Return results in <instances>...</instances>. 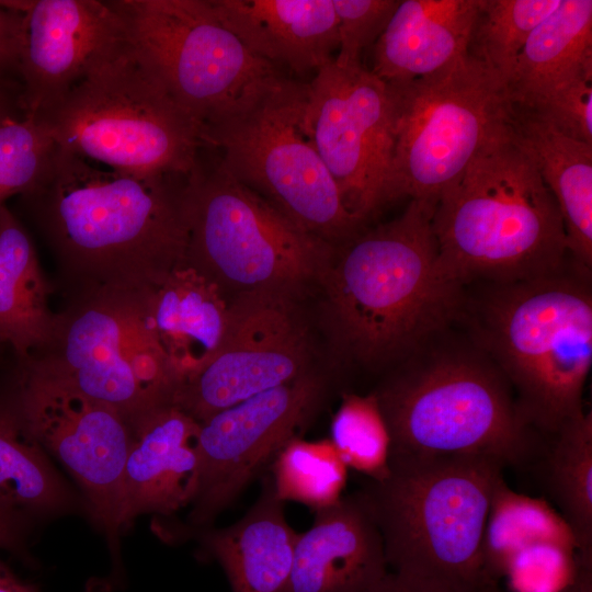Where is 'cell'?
Masks as SVG:
<instances>
[{
  "instance_id": "6da1fadb",
  "label": "cell",
  "mask_w": 592,
  "mask_h": 592,
  "mask_svg": "<svg viewBox=\"0 0 592 592\" xmlns=\"http://www.w3.org/2000/svg\"><path fill=\"white\" fill-rule=\"evenodd\" d=\"M189 175L124 173L57 148L18 210L49 251L65 297L155 288L183 263Z\"/></svg>"
},
{
  "instance_id": "7a4b0ae2",
  "label": "cell",
  "mask_w": 592,
  "mask_h": 592,
  "mask_svg": "<svg viewBox=\"0 0 592 592\" xmlns=\"http://www.w3.org/2000/svg\"><path fill=\"white\" fill-rule=\"evenodd\" d=\"M434 209L410 200L395 219L337 246L318 286L330 341L344 362L398 365L459 320L465 287L439 262Z\"/></svg>"
},
{
  "instance_id": "3957f363",
  "label": "cell",
  "mask_w": 592,
  "mask_h": 592,
  "mask_svg": "<svg viewBox=\"0 0 592 592\" xmlns=\"http://www.w3.org/2000/svg\"><path fill=\"white\" fill-rule=\"evenodd\" d=\"M432 228L442 269L464 287L547 276L569 259L557 203L510 115L440 196Z\"/></svg>"
},
{
  "instance_id": "277c9868",
  "label": "cell",
  "mask_w": 592,
  "mask_h": 592,
  "mask_svg": "<svg viewBox=\"0 0 592 592\" xmlns=\"http://www.w3.org/2000/svg\"><path fill=\"white\" fill-rule=\"evenodd\" d=\"M591 274L570 258L558 272L528 281L485 284L459 319L471 341L508 380L519 410L551 436L583 409L592 365Z\"/></svg>"
},
{
  "instance_id": "5b68a950",
  "label": "cell",
  "mask_w": 592,
  "mask_h": 592,
  "mask_svg": "<svg viewBox=\"0 0 592 592\" xmlns=\"http://www.w3.org/2000/svg\"><path fill=\"white\" fill-rule=\"evenodd\" d=\"M441 333L373 391L389 430L390 456H477L504 468L530 463L539 454V434L521 414L505 377L471 340L440 341Z\"/></svg>"
},
{
  "instance_id": "8992f818",
  "label": "cell",
  "mask_w": 592,
  "mask_h": 592,
  "mask_svg": "<svg viewBox=\"0 0 592 592\" xmlns=\"http://www.w3.org/2000/svg\"><path fill=\"white\" fill-rule=\"evenodd\" d=\"M503 470L486 457L391 455L388 476L358 490L389 570L500 591L486 572L482 540Z\"/></svg>"
},
{
  "instance_id": "52a82bcc",
  "label": "cell",
  "mask_w": 592,
  "mask_h": 592,
  "mask_svg": "<svg viewBox=\"0 0 592 592\" xmlns=\"http://www.w3.org/2000/svg\"><path fill=\"white\" fill-rule=\"evenodd\" d=\"M308 83L269 78L202 128L205 147L247 187L323 241L339 246L366 226L339 189L304 128Z\"/></svg>"
},
{
  "instance_id": "ba28073f",
  "label": "cell",
  "mask_w": 592,
  "mask_h": 592,
  "mask_svg": "<svg viewBox=\"0 0 592 592\" xmlns=\"http://www.w3.org/2000/svg\"><path fill=\"white\" fill-rule=\"evenodd\" d=\"M39 119L58 148L135 175L190 174L205 147L127 37Z\"/></svg>"
},
{
  "instance_id": "9c48e42d",
  "label": "cell",
  "mask_w": 592,
  "mask_h": 592,
  "mask_svg": "<svg viewBox=\"0 0 592 592\" xmlns=\"http://www.w3.org/2000/svg\"><path fill=\"white\" fill-rule=\"evenodd\" d=\"M186 239L182 265L234 296L280 291L298 297L319 285L335 246L307 232L218 161L200 160L184 196Z\"/></svg>"
},
{
  "instance_id": "30bf717a",
  "label": "cell",
  "mask_w": 592,
  "mask_h": 592,
  "mask_svg": "<svg viewBox=\"0 0 592 592\" xmlns=\"http://www.w3.org/2000/svg\"><path fill=\"white\" fill-rule=\"evenodd\" d=\"M152 288L66 297L53 337L34 358L130 424L173 403L179 380L151 318Z\"/></svg>"
},
{
  "instance_id": "8fae6325",
  "label": "cell",
  "mask_w": 592,
  "mask_h": 592,
  "mask_svg": "<svg viewBox=\"0 0 592 592\" xmlns=\"http://www.w3.org/2000/svg\"><path fill=\"white\" fill-rule=\"evenodd\" d=\"M388 86L395 116L392 202L408 196L436 205L506 124L505 84L466 54L431 76Z\"/></svg>"
},
{
  "instance_id": "7c38bea8",
  "label": "cell",
  "mask_w": 592,
  "mask_h": 592,
  "mask_svg": "<svg viewBox=\"0 0 592 592\" xmlns=\"http://www.w3.org/2000/svg\"><path fill=\"white\" fill-rule=\"evenodd\" d=\"M126 37L169 95L203 128L283 70L250 53L210 0H115Z\"/></svg>"
},
{
  "instance_id": "4fadbf2b",
  "label": "cell",
  "mask_w": 592,
  "mask_h": 592,
  "mask_svg": "<svg viewBox=\"0 0 592 592\" xmlns=\"http://www.w3.org/2000/svg\"><path fill=\"white\" fill-rule=\"evenodd\" d=\"M8 392L26 433L75 477L93 519L114 544L122 528L129 422L34 357L18 361Z\"/></svg>"
},
{
  "instance_id": "5bb4252c",
  "label": "cell",
  "mask_w": 592,
  "mask_h": 592,
  "mask_svg": "<svg viewBox=\"0 0 592 592\" xmlns=\"http://www.w3.org/2000/svg\"><path fill=\"white\" fill-rule=\"evenodd\" d=\"M303 122L345 209L366 226L392 203L395 116L388 83L363 65L332 59L308 83Z\"/></svg>"
},
{
  "instance_id": "9a60e30c",
  "label": "cell",
  "mask_w": 592,
  "mask_h": 592,
  "mask_svg": "<svg viewBox=\"0 0 592 592\" xmlns=\"http://www.w3.org/2000/svg\"><path fill=\"white\" fill-rule=\"evenodd\" d=\"M330 378L316 368L200 422L192 525L206 527L263 473L322 409Z\"/></svg>"
},
{
  "instance_id": "2e32d148",
  "label": "cell",
  "mask_w": 592,
  "mask_h": 592,
  "mask_svg": "<svg viewBox=\"0 0 592 592\" xmlns=\"http://www.w3.org/2000/svg\"><path fill=\"white\" fill-rule=\"evenodd\" d=\"M298 299L280 291L234 296L221 349L179 386L173 405L202 422L314 369L310 332Z\"/></svg>"
},
{
  "instance_id": "e0dca14e",
  "label": "cell",
  "mask_w": 592,
  "mask_h": 592,
  "mask_svg": "<svg viewBox=\"0 0 592 592\" xmlns=\"http://www.w3.org/2000/svg\"><path fill=\"white\" fill-rule=\"evenodd\" d=\"M126 41L116 1L36 0L24 10L20 106L43 117Z\"/></svg>"
},
{
  "instance_id": "ac0fdd59",
  "label": "cell",
  "mask_w": 592,
  "mask_h": 592,
  "mask_svg": "<svg viewBox=\"0 0 592 592\" xmlns=\"http://www.w3.org/2000/svg\"><path fill=\"white\" fill-rule=\"evenodd\" d=\"M389 572L378 525L357 490L299 533L285 592H369Z\"/></svg>"
},
{
  "instance_id": "d6986e66",
  "label": "cell",
  "mask_w": 592,
  "mask_h": 592,
  "mask_svg": "<svg viewBox=\"0 0 592 592\" xmlns=\"http://www.w3.org/2000/svg\"><path fill=\"white\" fill-rule=\"evenodd\" d=\"M200 422L175 405L132 424L122 480V527L143 513L170 515L192 503L198 481Z\"/></svg>"
},
{
  "instance_id": "ffe728a7",
  "label": "cell",
  "mask_w": 592,
  "mask_h": 592,
  "mask_svg": "<svg viewBox=\"0 0 592 592\" xmlns=\"http://www.w3.org/2000/svg\"><path fill=\"white\" fill-rule=\"evenodd\" d=\"M247 49L282 70L317 72L338 49L332 0H210Z\"/></svg>"
},
{
  "instance_id": "44dd1931",
  "label": "cell",
  "mask_w": 592,
  "mask_h": 592,
  "mask_svg": "<svg viewBox=\"0 0 592 592\" xmlns=\"http://www.w3.org/2000/svg\"><path fill=\"white\" fill-rule=\"evenodd\" d=\"M480 0H402L375 42L369 69L386 83L431 76L468 54Z\"/></svg>"
},
{
  "instance_id": "7402d4cb",
  "label": "cell",
  "mask_w": 592,
  "mask_h": 592,
  "mask_svg": "<svg viewBox=\"0 0 592 592\" xmlns=\"http://www.w3.org/2000/svg\"><path fill=\"white\" fill-rule=\"evenodd\" d=\"M151 318L180 386L221 349L230 322V303L214 283L194 269L180 265L152 288Z\"/></svg>"
},
{
  "instance_id": "603a6c76",
  "label": "cell",
  "mask_w": 592,
  "mask_h": 592,
  "mask_svg": "<svg viewBox=\"0 0 592 592\" xmlns=\"http://www.w3.org/2000/svg\"><path fill=\"white\" fill-rule=\"evenodd\" d=\"M262 481L259 498L241 519L202 535L232 592H285L291 576L299 533L288 524L269 474Z\"/></svg>"
},
{
  "instance_id": "cb8c5ba5",
  "label": "cell",
  "mask_w": 592,
  "mask_h": 592,
  "mask_svg": "<svg viewBox=\"0 0 592 592\" xmlns=\"http://www.w3.org/2000/svg\"><path fill=\"white\" fill-rule=\"evenodd\" d=\"M510 124L557 203L570 260L591 274L592 145L565 135L534 112L513 104Z\"/></svg>"
},
{
  "instance_id": "d4e9b609",
  "label": "cell",
  "mask_w": 592,
  "mask_h": 592,
  "mask_svg": "<svg viewBox=\"0 0 592 592\" xmlns=\"http://www.w3.org/2000/svg\"><path fill=\"white\" fill-rule=\"evenodd\" d=\"M53 288L26 226L0 206V345L11 348L18 361L39 354L53 337Z\"/></svg>"
},
{
  "instance_id": "484cf974",
  "label": "cell",
  "mask_w": 592,
  "mask_h": 592,
  "mask_svg": "<svg viewBox=\"0 0 592 592\" xmlns=\"http://www.w3.org/2000/svg\"><path fill=\"white\" fill-rule=\"evenodd\" d=\"M592 60V1L561 0L531 33L505 88L511 104L525 106Z\"/></svg>"
},
{
  "instance_id": "4316f807",
  "label": "cell",
  "mask_w": 592,
  "mask_h": 592,
  "mask_svg": "<svg viewBox=\"0 0 592 592\" xmlns=\"http://www.w3.org/2000/svg\"><path fill=\"white\" fill-rule=\"evenodd\" d=\"M72 496L24 430L9 392L0 395V506L20 516L66 510Z\"/></svg>"
},
{
  "instance_id": "83f0119b",
  "label": "cell",
  "mask_w": 592,
  "mask_h": 592,
  "mask_svg": "<svg viewBox=\"0 0 592 592\" xmlns=\"http://www.w3.org/2000/svg\"><path fill=\"white\" fill-rule=\"evenodd\" d=\"M549 437L547 492L573 534L578 559L592 562V412L582 411Z\"/></svg>"
},
{
  "instance_id": "f1b7e54d",
  "label": "cell",
  "mask_w": 592,
  "mask_h": 592,
  "mask_svg": "<svg viewBox=\"0 0 592 592\" xmlns=\"http://www.w3.org/2000/svg\"><path fill=\"white\" fill-rule=\"evenodd\" d=\"M539 543H554L577 553L573 534L560 513L543 499L510 489L501 479L491 499L482 540L487 574L499 583L515 556Z\"/></svg>"
},
{
  "instance_id": "f546056e",
  "label": "cell",
  "mask_w": 592,
  "mask_h": 592,
  "mask_svg": "<svg viewBox=\"0 0 592 592\" xmlns=\"http://www.w3.org/2000/svg\"><path fill=\"white\" fill-rule=\"evenodd\" d=\"M267 471L277 498L319 511L342 497L348 467L329 439L295 437L276 454Z\"/></svg>"
},
{
  "instance_id": "4dcf8cb0",
  "label": "cell",
  "mask_w": 592,
  "mask_h": 592,
  "mask_svg": "<svg viewBox=\"0 0 592 592\" xmlns=\"http://www.w3.org/2000/svg\"><path fill=\"white\" fill-rule=\"evenodd\" d=\"M561 0H480L468 54L506 83L515 59L536 26Z\"/></svg>"
},
{
  "instance_id": "1f68e13d",
  "label": "cell",
  "mask_w": 592,
  "mask_h": 592,
  "mask_svg": "<svg viewBox=\"0 0 592 592\" xmlns=\"http://www.w3.org/2000/svg\"><path fill=\"white\" fill-rule=\"evenodd\" d=\"M330 441L346 465L368 480L389 474L390 434L374 392H342L330 425Z\"/></svg>"
},
{
  "instance_id": "d6a6232c",
  "label": "cell",
  "mask_w": 592,
  "mask_h": 592,
  "mask_svg": "<svg viewBox=\"0 0 592 592\" xmlns=\"http://www.w3.org/2000/svg\"><path fill=\"white\" fill-rule=\"evenodd\" d=\"M57 148L37 117L20 115L0 121V206L37 182Z\"/></svg>"
},
{
  "instance_id": "836d02e7",
  "label": "cell",
  "mask_w": 592,
  "mask_h": 592,
  "mask_svg": "<svg viewBox=\"0 0 592 592\" xmlns=\"http://www.w3.org/2000/svg\"><path fill=\"white\" fill-rule=\"evenodd\" d=\"M520 107L534 112L565 135L592 145V60Z\"/></svg>"
},
{
  "instance_id": "e575fe53",
  "label": "cell",
  "mask_w": 592,
  "mask_h": 592,
  "mask_svg": "<svg viewBox=\"0 0 592 592\" xmlns=\"http://www.w3.org/2000/svg\"><path fill=\"white\" fill-rule=\"evenodd\" d=\"M338 23V55L345 67L358 66L365 48L374 45L385 30L399 0H332Z\"/></svg>"
},
{
  "instance_id": "d590c367",
  "label": "cell",
  "mask_w": 592,
  "mask_h": 592,
  "mask_svg": "<svg viewBox=\"0 0 592 592\" xmlns=\"http://www.w3.org/2000/svg\"><path fill=\"white\" fill-rule=\"evenodd\" d=\"M29 1L0 2V81L19 83L24 10ZM20 86V84H19Z\"/></svg>"
},
{
  "instance_id": "8d00e7d4",
  "label": "cell",
  "mask_w": 592,
  "mask_h": 592,
  "mask_svg": "<svg viewBox=\"0 0 592 592\" xmlns=\"http://www.w3.org/2000/svg\"><path fill=\"white\" fill-rule=\"evenodd\" d=\"M369 592H500L463 587L445 580L389 570L387 576Z\"/></svg>"
},
{
  "instance_id": "74e56055",
  "label": "cell",
  "mask_w": 592,
  "mask_h": 592,
  "mask_svg": "<svg viewBox=\"0 0 592 592\" xmlns=\"http://www.w3.org/2000/svg\"><path fill=\"white\" fill-rule=\"evenodd\" d=\"M22 516L0 506V548L15 549L21 543Z\"/></svg>"
},
{
  "instance_id": "f35d334b",
  "label": "cell",
  "mask_w": 592,
  "mask_h": 592,
  "mask_svg": "<svg viewBox=\"0 0 592 592\" xmlns=\"http://www.w3.org/2000/svg\"><path fill=\"white\" fill-rule=\"evenodd\" d=\"M24 115L20 106V86L0 81V121Z\"/></svg>"
},
{
  "instance_id": "ab89813d",
  "label": "cell",
  "mask_w": 592,
  "mask_h": 592,
  "mask_svg": "<svg viewBox=\"0 0 592 592\" xmlns=\"http://www.w3.org/2000/svg\"><path fill=\"white\" fill-rule=\"evenodd\" d=\"M557 592H592V562L578 559L572 578Z\"/></svg>"
},
{
  "instance_id": "60d3db41",
  "label": "cell",
  "mask_w": 592,
  "mask_h": 592,
  "mask_svg": "<svg viewBox=\"0 0 592 592\" xmlns=\"http://www.w3.org/2000/svg\"><path fill=\"white\" fill-rule=\"evenodd\" d=\"M0 592H38L33 584L20 580L1 560H0Z\"/></svg>"
}]
</instances>
